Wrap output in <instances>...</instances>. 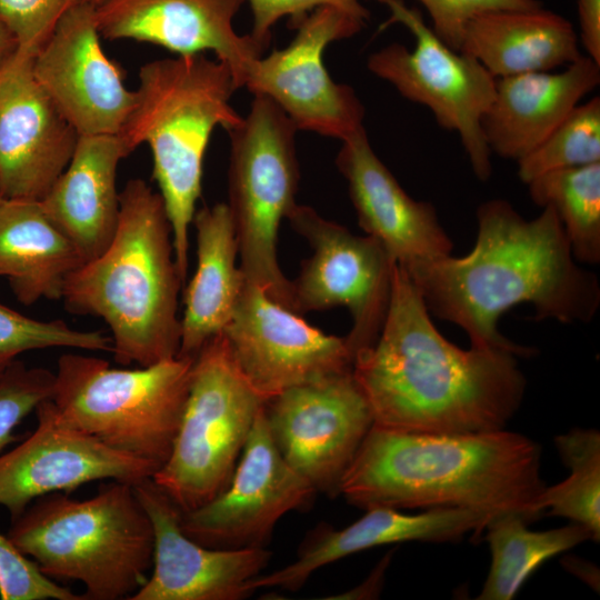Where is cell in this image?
<instances>
[{"instance_id": "obj_38", "label": "cell", "mask_w": 600, "mask_h": 600, "mask_svg": "<svg viewBox=\"0 0 600 600\" xmlns=\"http://www.w3.org/2000/svg\"><path fill=\"white\" fill-rule=\"evenodd\" d=\"M580 39L587 56L600 64V0H577Z\"/></svg>"}, {"instance_id": "obj_25", "label": "cell", "mask_w": 600, "mask_h": 600, "mask_svg": "<svg viewBox=\"0 0 600 600\" xmlns=\"http://www.w3.org/2000/svg\"><path fill=\"white\" fill-rule=\"evenodd\" d=\"M197 269L183 292L177 357L194 359L202 347L230 322L246 278L237 266L238 244L227 203L194 213Z\"/></svg>"}, {"instance_id": "obj_3", "label": "cell", "mask_w": 600, "mask_h": 600, "mask_svg": "<svg viewBox=\"0 0 600 600\" xmlns=\"http://www.w3.org/2000/svg\"><path fill=\"white\" fill-rule=\"evenodd\" d=\"M541 449L504 429L466 434L412 433L372 426L341 478L339 493L367 510L460 508L492 519L543 516Z\"/></svg>"}, {"instance_id": "obj_31", "label": "cell", "mask_w": 600, "mask_h": 600, "mask_svg": "<svg viewBox=\"0 0 600 600\" xmlns=\"http://www.w3.org/2000/svg\"><path fill=\"white\" fill-rule=\"evenodd\" d=\"M518 162V176L528 184L539 176L600 162V98L579 103L531 152Z\"/></svg>"}, {"instance_id": "obj_10", "label": "cell", "mask_w": 600, "mask_h": 600, "mask_svg": "<svg viewBox=\"0 0 600 600\" xmlns=\"http://www.w3.org/2000/svg\"><path fill=\"white\" fill-rule=\"evenodd\" d=\"M376 1L390 13L382 28L402 24L412 33L414 47H383L369 56L368 70L406 99L427 107L440 127L457 132L473 173L488 180L492 153L482 120L493 100L497 79L471 56L448 47L416 8L403 0Z\"/></svg>"}, {"instance_id": "obj_37", "label": "cell", "mask_w": 600, "mask_h": 600, "mask_svg": "<svg viewBox=\"0 0 600 600\" xmlns=\"http://www.w3.org/2000/svg\"><path fill=\"white\" fill-rule=\"evenodd\" d=\"M248 2L253 17L250 34L266 47L271 39V28L282 17H291L296 22L308 14V11L320 7L336 8L364 23L370 17L369 10L359 0H248Z\"/></svg>"}, {"instance_id": "obj_19", "label": "cell", "mask_w": 600, "mask_h": 600, "mask_svg": "<svg viewBox=\"0 0 600 600\" xmlns=\"http://www.w3.org/2000/svg\"><path fill=\"white\" fill-rule=\"evenodd\" d=\"M34 57L16 53L0 71V189L41 201L67 168L79 134L36 80Z\"/></svg>"}, {"instance_id": "obj_13", "label": "cell", "mask_w": 600, "mask_h": 600, "mask_svg": "<svg viewBox=\"0 0 600 600\" xmlns=\"http://www.w3.org/2000/svg\"><path fill=\"white\" fill-rule=\"evenodd\" d=\"M284 461L316 491L339 494L342 476L374 424L352 370L292 387L264 403Z\"/></svg>"}, {"instance_id": "obj_23", "label": "cell", "mask_w": 600, "mask_h": 600, "mask_svg": "<svg viewBox=\"0 0 600 600\" xmlns=\"http://www.w3.org/2000/svg\"><path fill=\"white\" fill-rule=\"evenodd\" d=\"M599 83L600 64L583 54L560 72L498 78L493 100L482 120L491 153L520 160Z\"/></svg>"}, {"instance_id": "obj_20", "label": "cell", "mask_w": 600, "mask_h": 600, "mask_svg": "<svg viewBox=\"0 0 600 600\" xmlns=\"http://www.w3.org/2000/svg\"><path fill=\"white\" fill-rule=\"evenodd\" d=\"M246 0H92L97 27L108 40L161 46L178 56L212 51L242 87L247 66L266 46L238 34L233 19Z\"/></svg>"}, {"instance_id": "obj_36", "label": "cell", "mask_w": 600, "mask_h": 600, "mask_svg": "<svg viewBox=\"0 0 600 600\" xmlns=\"http://www.w3.org/2000/svg\"><path fill=\"white\" fill-rule=\"evenodd\" d=\"M428 11L431 29L448 47L459 51L469 22L480 14L542 7L539 0H418Z\"/></svg>"}, {"instance_id": "obj_4", "label": "cell", "mask_w": 600, "mask_h": 600, "mask_svg": "<svg viewBox=\"0 0 600 600\" xmlns=\"http://www.w3.org/2000/svg\"><path fill=\"white\" fill-rule=\"evenodd\" d=\"M182 288L163 200L132 179L119 193L111 241L67 277L61 300L67 311L107 323L118 363L147 367L178 356Z\"/></svg>"}, {"instance_id": "obj_17", "label": "cell", "mask_w": 600, "mask_h": 600, "mask_svg": "<svg viewBox=\"0 0 600 600\" xmlns=\"http://www.w3.org/2000/svg\"><path fill=\"white\" fill-rule=\"evenodd\" d=\"M91 3L70 10L32 60L36 80L79 136L119 134L136 100L100 43Z\"/></svg>"}, {"instance_id": "obj_28", "label": "cell", "mask_w": 600, "mask_h": 600, "mask_svg": "<svg viewBox=\"0 0 600 600\" xmlns=\"http://www.w3.org/2000/svg\"><path fill=\"white\" fill-rule=\"evenodd\" d=\"M527 526L517 513L500 514L488 523L491 564L478 599L510 600L543 562L587 540L593 541L591 531L577 522L546 531H532Z\"/></svg>"}, {"instance_id": "obj_18", "label": "cell", "mask_w": 600, "mask_h": 600, "mask_svg": "<svg viewBox=\"0 0 600 600\" xmlns=\"http://www.w3.org/2000/svg\"><path fill=\"white\" fill-rule=\"evenodd\" d=\"M153 529L152 573L129 600H241L271 553L266 548L213 549L181 529V511L151 478L133 484Z\"/></svg>"}, {"instance_id": "obj_11", "label": "cell", "mask_w": 600, "mask_h": 600, "mask_svg": "<svg viewBox=\"0 0 600 600\" xmlns=\"http://www.w3.org/2000/svg\"><path fill=\"white\" fill-rule=\"evenodd\" d=\"M287 220L313 251L291 281L293 311L301 316L344 306L352 319L344 338L353 360L380 334L396 262L374 238L356 236L311 207L297 203Z\"/></svg>"}, {"instance_id": "obj_39", "label": "cell", "mask_w": 600, "mask_h": 600, "mask_svg": "<svg viewBox=\"0 0 600 600\" xmlns=\"http://www.w3.org/2000/svg\"><path fill=\"white\" fill-rule=\"evenodd\" d=\"M390 560L391 553L386 554V557L381 559L377 568H374L371 576L361 586L343 594L333 597V599H359L366 598V596H369L368 598H374V596L379 593V590L381 588V581L383 579V573Z\"/></svg>"}, {"instance_id": "obj_30", "label": "cell", "mask_w": 600, "mask_h": 600, "mask_svg": "<svg viewBox=\"0 0 600 600\" xmlns=\"http://www.w3.org/2000/svg\"><path fill=\"white\" fill-rule=\"evenodd\" d=\"M554 443L570 470L563 481L543 489L539 509L586 526L600 538V433L596 429H573L557 436Z\"/></svg>"}, {"instance_id": "obj_6", "label": "cell", "mask_w": 600, "mask_h": 600, "mask_svg": "<svg viewBox=\"0 0 600 600\" xmlns=\"http://www.w3.org/2000/svg\"><path fill=\"white\" fill-rule=\"evenodd\" d=\"M7 536L47 577L81 582L86 600L129 599L153 561L151 520L127 482L111 480L84 500L40 497Z\"/></svg>"}, {"instance_id": "obj_22", "label": "cell", "mask_w": 600, "mask_h": 600, "mask_svg": "<svg viewBox=\"0 0 600 600\" xmlns=\"http://www.w3.org/2000/svg\"><path fill=\"white\" fill-rule=\"evenodd\" d=\"M364 511L343 529H317L302 543L293 562L259 574L251 580V589L277 587L296 591L314 571L350 554L409 541L454 542L468 533L479 538L492 520L487 513L460 508H433L418 514L387 507Z\"/></svg>"}, {"instance_id": "obj_33", "label": "cell", "mask_w": 600, "mask_h": 600, "mask_svg": "<svg viewBox=\"0 0 600 600\" xmlns=\"http://www.w3.org/2000/svg\"><path fill=\"white\" fill-rule=\"evenodd\" d=\"M54 372L14 360L0 377V452L18 440L17 426L43 400L51 399Z\"/></svg>"}, {"instance_id": "obj_15", "label": "cell", "mask_w": 600, "mask_h": 600, "mask_svg": "<svg viewBox=\"0 0 600 600\" xmlns=\"http://www.w3.org/2000/svg\"><path fill=\"white\" fill-rule=\"evenodd\" d=\"M317 491L279 453L259 411L229 484L204 506L181 513L182 531L213 549L266 548L278 521Z\"/></svg>"}, {"instance_id": "obj_2", "label": "cell", "mask_w": 600, "mask_h": 600, "mask_svg": "<svg viewBox=\"0 0 600 600\" xmlns=\"http://www.w3.org/2000/svg\"><path fill=\"white\" fill-rule=\"evenodd\" d=\"M472 251L419 262L404 271L429 313L466 331L471 347L529 357L533 349L508 340L498 329L503 312L530 303L537 319L588 322L600 304L594 273L580 268L563 227L550 207L527 220L506 200L477 211Z\"/></svg>"}, {"instance_id": "obj_14", "label": "cell", "mask_w": 600, "mask_h": 600, "mask_svg": "<svg viewBox=\"0 0 600 600\" xmlns=\"http://www.w3.org/2000/svg\"><path fill=\"white\" fill-rule=\"evenodd\" d=\"M222 334L239 369L266 401L352 370L344 337L323 333L248 280Z\"/></svg>"}, {"instance_id": "obj_32", "label": "cell", "mask_w": 600, "mask_h": 600, "mask_svg": "<svg viewBox=\"0 0 600 600\" xmlns=\"http://www.w3.org/2000/svg\"><path fill=\"white\" fill-rule=\"evenodd\" d=\"M47 348L112 352V341L100 331L76 330L61 320L41 321L0 303V377L21 353Z\"/></svg>"}, {"instance_id": "obj_12", "label": "cell", "mask_w": 600, "mask_h": 600, "mask_svg": "<svg viewBox=\"0 0 600 600\" xmlns=\"http://www.w3.org/2000/svg\"><path fill=\"white\" fill-rule=\"evenodd\" d=\"M294 24L297 33L286 48L250 61L242 87L271 99L297 130L342 141L364 127V107L350 86L332 80L322 54L329 43L354 36L364 22L320 7Z\"/></svg>"}, {"instance_id": "obj_5", "label": "cell", "mask_w": 600, "mask_h": 600, "mask_svg": "<svg viewBox=\"0 0 600 600\" xmlns=\"http://www.w3.org/2000/svg\"><path fill=\"white\" fill-rule=\"evenodd\" d=\"M237 89L230 67L203 53L148 62L139 70L134 106L118 134L129 154L143 143L150 147L183 283L209 140L217 127L229 131L242 121L230 103Z\"/></svg>"}, {"instance_id": "obj_16", "label": "cell", "mask_w": 600, "mask_h": 600, "mask_svg": "<svg viewBox=\"0 0 600 600\" xmlns=\"http://www.w3.org/2000/svg\"><path fill=\"white\" fill-rule=\"evenodd\" d=\"M34 412V430L0 454V506L8 510L11 521L46 494L68 493L97 480L136 484L159 470L74 427L51 399L39 403Z\"/></svg>"}, {"instance_id": "obj_40", "label": "cell", "mask_w": 600, "mask_h": 600, "mask_svg": "<svg viewBox=\"0 0 600 600\" xmlns=\"http://www.w3.org/2000/svg\"><path fill=\"white\" fill-rule=\"evenodd\" d=\"M18 43L7 27L0 21V71L14 57Z\"/></svg>"}, {"instance_id": "obj_24", "label": "cell", "mask_w": 600, "mask_h": 600, "mask_svg": "<svg viewBox=\"0 0 600 600\" xmlns=\"http://www.w3.org/2000/svg\"><path fill=\"white\" fill-rule=\"evenodd\" d=\"M128 156L118 134L79 136L67 168L40 201L84 262L112 239L119 216L117 168Z\"/></svg>"}, {"instance_id": "obj_29", "label": "cell", "mask_w": 600, "mask_h": 600, "mask_svg": "<svg viewBox=\"0 0 600 600\" xmlns=\"http://www.w3.org/2000/svg\"><path fill=\"white\" fill-rule=\"evenodd\" d=\"M532 201L557 213L574 259L600 261V162L559 169L528 183Z\"/></svg>"}, {"instance_id": "obj_8", "label": "cell", "mask_w": 600, "mask_h": 600, "mask_svg": "<svg viewBox=\"0 0 600 600\" xmlns=\"http://www.w3.org/2000/svg\"><path fill=\"white\" fill-rule=\"evenodd\" d=\"M253 96L248 116L228 131L227 204L246 280L293 311L292 284L279 267L277 240L280 222L297 204L298 130L271 99Z\"/></svg>"}, {"instance_id": "obj_41", "label": "cell", "mask_w": 600, "mask_h": 600, "mask_svg": "<svg viewBox=\"0 0 600 600\" xmlns=\"http://www.w3.org/2000/svg\"><path fill=\"white\" fill-rule=\"evenodd\" d=\"M3 199H4V198H3V194H2L1 189H0V203H1V201H2Z\"/></svg>"}, {"instance_id": "obj_26", "label": "cell", "mask_w": 600, "mask_h": 600, "mask_svg": "<svg viewBox=\"0 0 600 600\" xmlns=\"http://www.w3.org/2000/svg\"><path fill=\"white\" fill-rule=\"evenodd\" d=\"M459 51L479 61L496 79L551 71L582 56L572 23L542 7L478 16L467 26Z\"/></svg>"}, {"instance_id": "obj_9", "label": "cell", "mask_w": 600, "mask_h": 600, "mask_svg": "<svg viewBox=\"0 0 600 600\" xmlns=\"http://www.w3.org/2000/svg\"><path fill=\"white\" fill-rule=\"evenodd\" d=\"M266 400L236 363L222 334L196 356L171 453L152 481L181 513L196 510L229 484Z\"/></svg>"}, {"instance_id": "obj_35", "label": "cell", "mask_w": 600, "mask_h": 600, "mask_svg": "<svg viewBox=\"0 0 600 600\" xmlns=\"http://www.w3.org/2000/svg\"><path fill=\"white\" fill-rule=\"evenodd\" d=\"M1 600H86L47 577L38 564L0 533Z\"/></svg>"}, {"instance_id": "obj_27", "label": "cell", "mask_w": 600, "mask_h": 600, "mask_svg": "<svg viewBox=\"0 0 600 600\" xmlns=\"http://www.w3.org/2000/svg\"><path fill=\"white\" fill-rule=\"evenodd\" d=\"M82 263L76 244L40 201H1L0 277L7 278L20 303L61 300L67 277Z\"/></svg>"}, {"instance_id": "obj_7", "label": "cell", "mask_w": 600, "mask_h": 600, "mask_svg": "<svg viewBox=\"0 0 600 600\" xmlns=\"http://www.w3.org/2000/svg\"><path fill=\"white\" fill-rule=\"evenodd\" d=\"M194 359L174 357L138 369L64 353L52 402L74 427L160 469L168 460L189 392Z\"/></svg>"}, {"instance_id": "obj_21", "label": "cell", "mask_w": 600, "mask_h": 600, "mask_svg": "<svg viewBox=\"0 0 600 600\" xmlns=\"http://www.w3.org/2000/svg\"><path fill=\"white\" fill-rule=\"evenodd\" d=\"M336 164L358 222L403 269L451 254L434 207L411 198L373 151L364 127L341 141Z\"/></svg>"}, {"instance_id": "obj_34", "label": "cell", "mask_w": 600, "mask_h": 600, "mask_svg": "<svg viewBox=\"0 0 600 600\" xmlns=\"http://www.w3.org/2000/svg\"><path fill=\"white\" fill-rule=\"evenodd\" d=\"M92 0H0V21L18 43L17 52L34 57L59 21Z\"/></svg>"}, {"instance_id": "obj_1", "label": "cell", "mask_w": 600, "mask_h": 600, "mask_svg": "<svg viewBox=\"0 0 600 600\" xmlns=\"http://www.w3.org/2000/svg\"><path fill=\"white\" fill-rule=\"evenodd\" d=\"M517 357L448 341L408 273L394 263L382 329L373 346L354 356L352 374L377 427L479 433L504 429L523 400L527 382Z\"/></svg>"}]
</instances>
